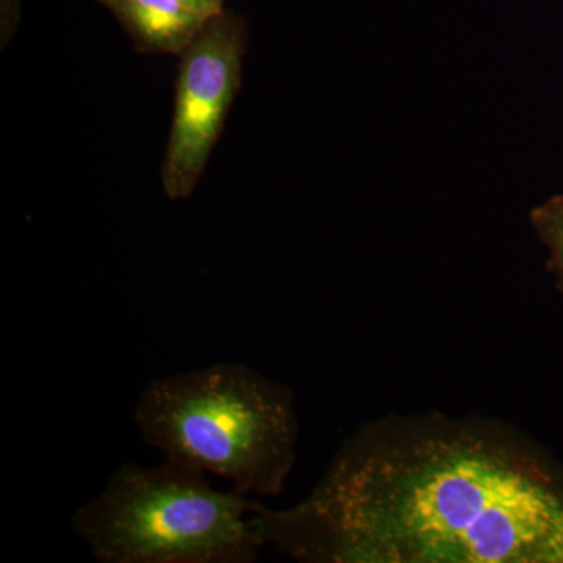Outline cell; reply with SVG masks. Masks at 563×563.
Instances as JSON below:
<instances>
[{
	"label": "cell",
	"instance_id": "6da1fadb",
	"mask_svg": "<svg viewBox=\"0 0 563 563\" xmlns=\"http://www.w3.org/2000/svg\"><path fill=\"white\" fill-rule=\"evenodd\" d=\"M252 525L303 563H563V470L499 422L380 418L302 501L262 504Z\"/></svg>",
	"mask_w": 563,
	"mask_h": 563
},
{
	"label": "cell",
	"instance_id": "7a4b0ae2",
	"mask_svg": "<svg viewBox=\"0 0 563 563\" xmlns=\"http://www.w3.org/2000/svg\"><path fill=\"white\" fill-rule=\"evenodd\" d=\"M133 421L166 461L222 477L243 495L279 496L295 466V393L244 363L151 380Z\"/></svg>",
	"mask_w": 563,
	"mask_h": 563
},
{
	"label": "cell",
	"instance_id": "3957f363",
	"mask_svg": "<svg viewBox=\"0 0 563 563\" xmlns=\"http://www.w3.org/2000/svg\"><path fill=\"white\" fill-rule=\"evenodd\" d=\"M261 506L166 459L122 463L77 507L70 531L101 563H252L265 548L252 525Z\"/></svg>",
	"mask_w": 563,
	"mask_h": 563
},
{
	"label": "cell",
	"instance_id": "277c9868",
	"mask_svg": "<svg viewBox=\"0 0 563 563\" xmlns=\"http://www.w3.org/2000/svg\"><path fill=\"white\" fill-rule=\"evenodd\" d=\"M247 25L225 10L180 55L176 107L162 185L173 201L190 198L206 172L243 80Z\"/></svg>",
	"mask_w": 563,
	"mask_h": 563
},
{
	"label": "cell",
	"instance_id": "5b68a950",
	"mask_svg": "<svg viewBox=\"0 0 563 563\" xmlns=\"http://www.w3.org/2000/svg\"><path fill=\"white\" fill-rule=\"evenodd\" d=\"M109 9L143 54L181 55L210 21L179 0H113Z\"/></svg>",
	"mask_w": 563,
	"mask_h": 563
},
{
	"label": "cell",
	"instance_id": "8992f818",
	"mask_svg": "<svg viewBox=\"0 0 563 563\" xmlns=\"http://www.w3.org/2000/svg\"><path fill=\"white\" fill-rule=\"evenodd\" d=\"M531 224L548 250V272L563 296V192L531 211Z\"/></svg>",
	"mask_w": 563,
	"mask_h": 563
},
{
	"label": "cell",
	"instance_id": "52a82bcc",
	"mask_svg": "<svg viewBox=\"0 0 563 563\" xmlns=\"http://www.w3.org/2000/svg\"><path fill=\"white\" fill-rule=\"evenodd\" d=\"M181 5L187 7L191 11H195L199 16L211 20L217 18L218 14L224 13L225 0H179Z\"/></svg>",
	"mask_w": 563,
	"mask_h": 563
},
{
	"label": "cell",
	"instance_id": "ba28073f",
	"mask_svg": "<svg viewBox=\"0 0 563 563\" xmlns=\"http://www.w3.org/2000/svg\"><path fill=\"white\" fill-rule=\"evenodd\" d=\"M18 16V0H2V29L3 33L13 31Z\"/></svg>",
	"mask_w": 563,
	"mask_h": 563
},
{
	"label": "cell",
	"instance_id": "9c48e42d",
	"mask_svg": "<svg viewBox=\"0 0 563 563\" xmlns=\"http://www.w3.org/2000/svg\"><path fill=\"white\" fill-rule=\"evenodd\" d=\"M99 2L103 3V5L109 7L113 0H99Z\"/></svg>",
	"mask_w": 563,
	"mask_h": 563
}]
</instances>
